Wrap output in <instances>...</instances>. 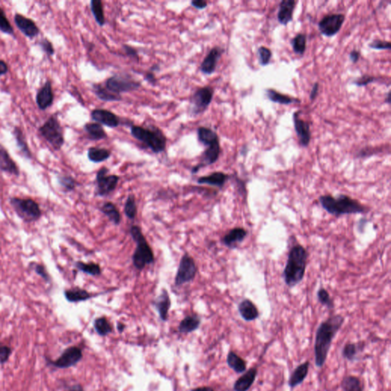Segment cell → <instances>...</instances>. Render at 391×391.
<instances>
[{"label": "cell", "mask_w": 391, "mask_h": 391, "mask_svg": "<svg viewBox=\"0 0 391 391\" xmlns=\"http://www.w3.org/2000/svg\"><path fill=\"white\" fill-rule=\"evenodd\" d=\"M317 298L318 302L324 306H326L328 309L332 310L334 308V302L330 296V294L325 288H320L317 292Z\"/></svg>", "instance_id": "obj_46"}, {"label": "cell", "mask_w": 391, "mask_h": 391, "mask_svg": "<svg viewBox=\"0 0 391 391\" xmlns=\"http://www.w3.org/2000/svg\"><path fill=\"white\" fill-rule=\"evenodd\" d=\"M124 328H126V326H124V324H122V322H118V324H117V330H118V332H122L124 331Z\"/></svg>", "instance_id": "obj_62"}, {"label": "cell", "mask_w": 391, "mask_h": 391, "mask_svg": "<svg viewBox=\"0 0 391 391\" xmlns=\"http://www.w3.org/2000/svg\"><path fill=\"white\" fill-rule=\"evenodd\" d=\"M320 205L328 214L336 217L351 214H364L368 212L367 206L360 204L357 200L344 194L337 196L322 195L318 198Z\"/></svg>", "instance_id": "obj_3"}, {"label": "cell", "mask_w": 391, "mask_h": 391, "mask_svg": "<svg viewBox=\"0 0 391 391\" xmlns=\"http://www.w3.org/2000/svg\"><path fill=\"white\" fill-rule=\"evenodd\" d=\"M309 254L300 244L291 247L283 272L285 284L290 288L299 284L304 278Z\"/></svg>", "instance_id": "obj_2"}, {"label": "cell", "mask_w": 391, "mask_h": 391, "mask_svg": "<svg viewBox=\"0 0 391 391\" xmlns=\"http://www.w3.org/2000/svg\"><path fill=\"white\" fill-rule=\"evenodd\" d=\"M84 130L88 133L90 139L94 141H99L107 138L106 132L99 123H86L84 126Z\"/></svg>", "instance_id": "obj_37"}, {"label": "cell", "mask_w": 391, "mask_h": 391, "mask_svg": "<svg viewBox=\"0 0 391 391\" xmlns=\"http://www.w3.org/2000/svg\"><path fill=\"white\" fill-rule=\"evenodd\" d=\"M39 133L55 150H59L64 144V136L62 124L55 115H52L39 128Z\"/></svg>", "instance_id": "obj_6"}, {"label": "cell", "mask_w": 391, "mask_h": 391, "mask_svg": "<svg viewBox=\"0 0 391 391\" xmlns=\"http://www.w3.org/2000/svg\"><path fill=\"white\" fill-rule=\"evenodd\" d=\"M231 176L227 174L221 172H216L206 176H200L198 178V183L199 184H206L210 186H216L218 189H222L227 181Z\"/></svg>", "instance_id": "obj_26"}, {"label": "cell", "mask_w": 391, "mask_h": 391, "mask_svg": "<svg viewBox=\"0 0 391 391\" xmlns=\"http://www.w3.org/2000/svg\"><path fill=\"white\" fill-rule=\"evenodd\" d=\"M364 347H366V343L364 342L346 343L343 347L342 356L349 362H354L357 360L359 353L364 350Z\"/></svg>", "instance_id": "obj_30"}, {"label": "cell", "mask_w": 391, "mask_h": 391, "mask_svg": "<svg viewBox=\"0 0 391 391\" xmlns=\"http://www.w3.org/2000/svg\"><path fill=\"white\" fill-rule=\"evenodd\" d=\"M360 52L356 50V49L352 50L351 53L349 54V58H350V60H351V62H352L353 64L357 63V62H358L359 59H360Z\"/></svg>", "instance_id": "obj_58"}, {"label": "cell", "mask_w": 391, "mask_h": 391, "mask_svg": "<svg viewBox=\"0 0 391 391\" xmlns=\"http://www.w3.org/2000/svg\"><path fill=\"white\" fill-rule=\"evenodd\" d=\"M248 231L242 227L232 228L222 238V242L230 249L236 248L247 237Z\"/></svg>", "instance_id": "obj_20"}, {"label": "cell", "mask_w": 391, "mask_h": 391, "mask_svg": "<svg viewBox=\"0 0 391 391\" xmlns=\"http://www.w3.org/2000/svg\"><path fill=\"white\" fill-rule=\"evenodd\" d=\"M34 272H36V273L38 275H39L40 278H43L46 282H48L49 280H50L46 268H44L43 265L36 264L34 265Z\"/></svg>", "instance_id": "obj_52"}, {"label": "cell", "mask_w": 391, "mask_h": 391, "mask_svg": "<svg viewBox=\"0 0 391 391\" xmlns=\"http://www.w3.org/2000/svg\"><path fill=\"white\" fill-rule=\"evenodd\" d=\"M90 10L96 22L100 26L106 24L104 4L101 0H91Z\"/></svg>", "instance_id": "obj_41"}, {"label": "cell", "mask_w": 391, "mask_h": 391, "mask_svg": "<svg viewBox=\"0 0 391 391\" xmlns=\"http://www.w3.org/2000/svg\"><path fill=\"white\" fill-rule=\"evenodd\" d=\"M154 306L158 312L160 320L164 322H166L168 320L169 310L172 306V300H170L169 292L166 289L162 290L159 296L154 300Z\"/></svg>", "instance_id": "obj_21"}, {"label": "cell", "mask_w": 391, "mask_h": 391, "mask_svg": "<svg viewBox=\"0 0 391 391\" xmlns=\"http://www.w3.org/2000/svg\"><path fill=\"white\" fill-rule=\"evenodd\" d=\"M201 320L195 314L185 317L178 326V331L180 333H190L199 328Z\"/></svg>", "instance_id": "obj_31"}, {"label": "cell", "mask_w": 391, "mask_h": 391, "mask_svg": "<svg viewBox=\"0 0 391 391\" xmlns=\"http://www.w3.org/2000/svg\"><path fill=\"white\" fill-rule=\"evenodd\" d=\"M100 211L114 225L118 226L122 221L121 214L115 204L106 202L101 206Z\"/></svg>", "instance_id": "obj_34"}, {"label": "cell", "mask_w": 391, "mask_h": 391, "mask_svg": "<svg viewBox=\"0 0 391 391\" xmlns=\"http://www.w3.org/2000/svg\"><path fill=\"white\" fill-rule=\"evenodd\" d=\"M130 234L136 244L132 256L133 265L137 270H142L147 265L154 262V254L140 227L138 226L130 227Z\"/></svg>", "instance_id": "obj_4"}, {"label": "cell", "mask_w": 391, "mask_h": 391, "mask_svg": "<svg viewBox=\"0 0 391 391\" xmlns=\"http://www.w3.org/2000/svg\"><path fill=\"white\" fill-rule=\"evenodd\" d=\"M346 16L342 13H331L322 17L318 23L321 34L331 38L338 34L344 24Z\"/></svg>", "instance_id": "obj_12"}, {"label": "cell", "mask_w": 391, "mask_h": 391, "mask_svg": "<svg viewBox=\"0 0 391 391\" xmlns=\"http://www.w3.org/2000/svg\"><path fill=\"white\" fill-rule=\"evenodd\" d=\"M0 31L10 36H14V30L8 21L5 12L0 7Z\"/></svg>", "instance_id": "obj_48"}, {"label": "cell", "mask_w": 391, "mask_h": 391, "mask_svg": "<svg viewBox=\"0 0 391 391\" xmlns=\"http://www.w3.org/2000/svg\"><path fill=\"white\" fill-rule=\"evenodd\" d=\"M144 80L148 82H150V84L156 85L157 82V78H156V75L154 74V72H146L144 74Z\"/></svg>", "instance_id": "obj_57"}, {"label": "cell", "mask_w": 391, "mask_h": 391, "mask_svg": "<svg viewBox=\"0 0 391 391\" xmlns=\"http://www.w3.org/2000/svg\"><path fill=\"white\" fill-rule=\"evenodd\" d=\"M379 80H379L378 78L366 74L356 79V80L353 82V84H356L357 86H367V85L370 84L372 82H376V81Z\"/></svg>", "instance_id": "obj_51"}, {"label": "cell", "mask_w": 391, "mask_h": 391, "mask_svg": "<svg viewBox=\"0 0 391 391\" xmlns=\"http://www.w3.org/2000/svg\"><path fill=\"white\" fill-rule=\"evenodd\" d=\"M190 4L194 8L199 10H204L208 6V2L205 1V0H192V1H191Z\"/></svg>", "instance_id": "obj_55"}, {"label": "cell", "mask_w": 391, "mask_h": 391, "mask_svg": "<svg viewBox=\"0 0 391 391\" xmlns=\"http://www.w3.org/2000/svg\"><path fill=\"white\" fill-rule=\"evenodd\" d=\"M141 86V82L128 75L116 74L106 80L105 88L110 92L120 95L122 92L137 90Z\"/></svg>", "instance_id": "obj_8"}, {"label": "cell", "mask_w": 391, "mask_h": 391, "mask_svg": "<svg viewBox=\"0 0 391 391\" xmlns=\"http://www.w3.org/2000/svg\"><path fill=\"white\" fill-rule=\"evenodd\" d=\"M54 100V94L52 89V82L48 80L36 94V104L39 110L44 111L52 106Z\"/></svg>", "instance_id": "obj_19"}, {"label": "cell", "mask_w": 391, "mask_h": 391, "mask_svg": "<svg viewBox=\"0 0 391 391\" xmlns=\"http://www.w3.org/2000/svg\"><path fill=\"white\" fill-rule=\"evenodd\" d=\"M8 72V66L5 60L0 59V76H4Z\"/></svg>", "instance_id": "obj_59"}, {"label": "cell", "mask_w": 391, "mask_h": 391, "mask_svg": "<svg viewBox=\"0 0 391 391\" xmlns=\"http://www.w3.org/2000/svg\"><path fill=\"white\" fill-rule=\"evenodd\" d=\"M111 152L104 148L91 147L88 149V157L94 163H101L111 157Z\"/></svg>", "instance_id": "obj_38"}, {"label": "cell", "mask_w": 391, "mask_h": 391, "mask_svg": "<svg viewBox=\"0 0 391 391\" xmlns=\"http://www.w3.org/2000/svg\"><path fill=\"white\" fill-rule=\"evenodd\" d=\"M82 358V350L76 346H72L66 348L57 360L52 362V364L58 368H68L76 366Z\"/></svg>", "instance_id": "obj_13"}, {"label": "cell", "mask_w": 391, "mask_h": 391, "mask_svg": "<svg viewBox=\"0 0 391 391\" xmlns=\"http://www.w3.org/2000/svg\"><path fill=\"white\" fill-rule=\"evenodd\" d=\"M227 364L236 373L243 374L247 370V362L234 352L230 351L227 356Z\"/></svg>", "instance_id": "obj_33"}, {"label": "cell", "mask_w": 391, "mask_h": 391, "mask_svg": "<svg viewBox=\"0 0 391 391\" xmlns=\"http://www.w3.org/2000/svg\"><path fill=\"white\" fill-rule=\"evenodd\" d=\"M310 366V362L306 360L292 370L288 380V386L291 390L294 389L306 380L309 374Z\"/></svg>", "instance_id": "obj_24"}, {"label": "cell", "mask_w": 391, "mask_h": 391, "mask_svg": "<svg viewBox=\"0 0 391 391\" xmlns=\"http://www.w3.org/2000/svg\"><path fill=\"white\" fill-rule=\"evenodd\" d=\"M259 63L262 66H267L272 58V52L268 48L260 46L257 50Z\"/></svg>", "instance_id": "obj_47"}, {"label": "cell", "mask_w": 391, "mask_h": 391, "mask_svg": "<svg viewBox=\"0 0 391 391\" xmlns=\"http://www.w3.org/2000/svg\"><path fill=\"white\" fill-rule=\"evenodd\" d=\"M341 386L343 391H364V386L360 379L353 375L344 376L342 380Z\"/></svg>", "instance_id": "obj_39"}, {"label": "cell", "mask_w": 391, "mask_h": 391, "mask_svg": "<svg viewBox=\"0 0 391 391\" xmlns=\"http://www.w3.org/2000/svg\"><path fill=\"white\" fill-rule=\"evenodd\" d=\"M130 131L134 138L144 143L154 153H160L166 148V136L158 127L150 126L148 128H144L139 126H132Z\"/></svg>", "instance_id": "obj_5"}, {"label": "cell", "mask_w": 391, "mask_h": 391, "mask_svg": "<svg viewBox=\"0 0 391 391\" xmlns=\"http://www.w3.org/2000/svg\"><path fill=\"white\" fill-rule=\"evenodd\" d=\"M238 310L242 318L246 322L254 321L260 316L258 309L256 304L248 299L243 300L240 302Z\"/></svg>", "instance_id": "obj_27"}, {"label": "cell", "mask_w": 391, "mask_h": 391, "mask_svg": "<svg viewBox=\"0 0 391 391\" xmlns=\"http://www.w3.org/2000/svg\"><path fill=\"white\" fill-rule=\"evenodd\" d=\"M258 372L257 367H253L246 370L234 382L233 386L234 391H248L256 382Z\"/></svg>", "instance_id": "obj_23"}, {"label": "cell", "mask_w": 391, "mask_h": 391, "mask_svg": "<svg viewBox=\"0 0 391 391\" xmlns=\"http://www.w3.org/2000/svg\"><path fill=\"white\" fill-rule=\"evenodd\" d=\"M220 154H221V146H220V141L207 146L202 153L200 163L192 168V173L196 174L204 166L215 164L220 158Z\"/></svg>", "instance_id": "obj_15"}, {"label": "cell", "mask_w": 391, "mask_h": 391, "mask_svg": "<svg viewBox=\"0 0 391 391\" xmlns=\"http://www.w3.org/2000/svg\"><path fill=\"white\" fill-rule=\"evenodd\" d=\"M123 49H124V52L126 53L127 56L131 58L132 59H134L136 62H138L139 56L138 50L134 48L131 47V46H127V44H124L123 46Z\"/></svg>", "instance_id": "obj_54"}, {"label": "cell", "mask_w": 391, "mask_h": 391, "mask_svg": "<svg viewBox=\"0 0 391 391\" xmlns=\"http://www.w3.org/2000/svg\"><path fill=\"white\" fill-rule=\"evenodd\" d=\"M198 141L205 147L220 141L218 134L214 130L207 127H200L198 130Z\"/></svg>", "instance_id": "obj_35"}, {"label": "cell", "mask_w": 391, "mask_h": 391, "mask_svg": "<svg viewBox=\"0 0 391 391\" xmlns=\"http://www.w3.org/2000/svg\"><path fill=\"white\" fill-rule=\"evenodd\" d=\"M10 202L16 214L26 222L37 221L42 215L38 204L33 200L12 198Z\"/></svg>", "instance_id": "obj_7"}, {"label": "cell", "mask_w": 391, "mask_h": 391, "mask_svg": "<svg viewBox=\"0 0 391 391\" xmlns=\"http://www.w3.org/2000/svg\"><path fill=\"white\" fill-rule=\"evenodd\" d=\"M75 268L80 272L90 276H100L102 274V268L98 264L76 262L75 263Z\"/></svg>", "instance_id": "obj_40"}, {"label": "cell", "mask_w": 391, "mask_h": 391, "mask_svg": "<svg viewBox=\"0 0 391 391\" xmlns=\"http://www.w3.org/2000/svg\"><path fill=\"white\" fill-rule=\"evenodd\" d=\"M214 90L212 86L198 88L192 94L190 104V111L192 116L202 114L210 106L214 98Z\"/></svg>", "instance_id": "obj_9"}, {"label": "cell", "mask_w": 391, "mask_h": 391, "mask_svg": "<svg viewBox=\"0 0 391 391\" xmlns=\"http://www.w3.org/2000/svg\"><path fill=\"white\" fill-rule=\"evenodd\" d=\"M190 391H215L210 386H202V388H195L191 390Z\"/></svg>", "instance_id": "obj_60"}, {"label": "cell", "mask_w": 391, "mask_h": 391, "mask_svg": "<svg viewBox=\"0 0 391 391\" xmlns=\"http://www.w3.org/2000/svg\"><path fill=\"white\" fill-rule=\"evenodd\" d=\"M265 95L269 100L276 102V104H282V105H290V104H295V102L296 104L300 102V100L296 99L294 97L285 95V94L279 92L273 89L265 90Z\"/></svg>", "instance_id": "obj_29"}, {"label": "cell", "mask_w": 391, "mask_h": 391, "mask_svg": "<svg viewBox=\"0 0 391 391\" xmlns=\"http://www.w3.org/2000/svg\"><path fill=\"white\" fill-rule=\"evenodd\" d=\"M306 36L302 33H298L294 38L291 39V46L295 54L304 55L306 50Z\"/></svg>", "instance_id": "obj_43"}, {"label": "cell", "mask_w": 391, "mask_h": 391, "mask_svg": "<svg viewBox=\"0 0 391 391\" xmlns=\"http://www.w3.org/2000/svg\"><path fill=\"white\" fill-rule=\"evenodd\" d=\"M0 172H6L16 176H20L18 166L12 158L8 150L1 144H0Z\"/></svg>", "instance_id": "obj_25"}, {"label": "cell", "mask_w": 391, "mask_h": 391, "mask_svg": "<svg viewBox=\"0 0 391 391\" xmlns=\"http://www.w3.org/2000/svg\"><path fill=\"white\" fill-rule=\"evenodd\" d=\"M14 22L21 32L28 38L34 39L40 33L39 28L32 18H28L20 13L16 14Z\"/></svg>", "instance_id": "obj_18"}, {"label": "cell", "mask_w": 391, "mask_h": 391, "mask_svg": "<svg viewBox=\"0 0 391 391\" xmlns=\"http://www.w3.org/2000/svg\"><path fill=\"white\" fill-rule=\"evenodd\" d=\"M198 270V266L194 259L188 253H185L180 260L175 276V286H182L194 280Z\"/></svg>", "instance_id": "obj_10"}, {"label": "cell", "mask_w": 391, "mask_h": 391, "mask_svg": "<svg viewBox=\"0 0 391 391\" xmlns=\"http://www.w3.org/2000/svg\"><path fill=\"white\" fill-rule=\"evenodd\" d=\"M39 47L42 49L43 52L46 54L50 57L52 55L54 54L55 50L54 48L53 44H52V42L49 40L48 39L44 38L40 39L38 42Z\"/></svg>", "instance_id": "obj_49"}, {"label": "cell", "mask_w": 391, "mask_h": 391, "mask_svg": "<svg viewBox=\"0 0 391 391\" xmlns=\"http://www.w3.org/2000/svg\"><path fill=\"white\" fill-rule=\"evenodd\" d=\"M64 294L66 300L70 302H84L96 296L95 294H92L86 290L80 288L66 290Z\"/></svg>", "instance_id": "obj_28"}, {"label": "cell", "mask_w": 391, "mask_h": 391, "mask_svg": "<svg viewBox=\"0 0 391 391\" xmlns=\"http://www.w3.org/2000/svg\"><path fill=\"white\" fill-rule=\"evenodd\" d=\"M94 328L100 336H106L112 332V327L106 317L96 318L94 322Z\"/></svg>", "instance_id": "obj_42"}, {"label": "cell", "mask_w": 391, "mask_h": 391, "mask_svg": "<svg viewBox=\"0 0 391 391\" xmlns=\"http://www.w3.org/2000/svg\"><path fill=\"white\" fill-rule=\"evenodd\" d=\"M385 102H388V104H390V92H388V94H386V100H385Z\"/></svg>", "instance_id": "obj_63"}, {"label": "cell", "mask_w": 391, "mask_h": 391, "mask_svg": "<svg viewBox=\"0 0 391 391\" xmlns=\"http://www.w3.org/2000/svg\"><path fill=\"white\" fill-rule=\"evenodd\" d=\"M92 91L100 100L105 102H118L122 100L121 95H117L110 92L105 86L101 84H95L92 85Z\"/></svg>", "instance_id": "obj_36"}, {"label": "cell", "mask_w": 391, "mask_h": 391, "mask_svg": "<svg viewBox=\"0 0 391 391\" xmlns=\"http://www.w3.org/2000/svg\"><path fill=\"white\" fill-rule=\"evenodd\" d=\"M298 1L295 0H283L279 4L278 12V20L280 24L288 26L294 18V11L296 7Z\"/></svg>", "instance_id": "obj_22"}, {"label": "cell", "mask_w": 391, "mask_h": 391, "mask_svg": "<svg viewBox=\"0 0 391 391\" xmlns=\"http://www.w3.org/2000/svg\"><path fill=\"white\" fill-rule=\"evenodd\" d=\"M11 353L12 350L10 348L7 347V346H1L0 347V363L4 364L5 362H6Z\"/></svg>", "instance_id": "obj_53"}, {"label": "cell", "mask_w": 391, "mask_h": 391, "mask_svg": "<svg viewBox=\"0 0 391 391\" xmlns=\"http://www.w3.org/2000/svg\"><path fill=\"white\" fill-rule=\"evenodd\" d=\"M69 391H84V389H82V388L80 385L78 384L72 386L70 389L69 390Z\"/></svg>", "instance_id": "obj_61"}, {"label": "cell", "mask_w": 391, "mask_h": 391, "mask_svg": "<svg viewBox=\"0 0 391 391\" xmlns=\"http://www.w3.org/2000/svg\"><path fill=\"white\" fill-rule=\"evenodd\" d=\"M138 207L136 204V198L133 194H130L124 202V214L128 220H133L137 216Z\"/></svg>", "instance_id": "obj_44"}, {"label": "cell", "mask_w": 391, "mask_h": 391, "mask_svg": "<svg viewBox=\"0 0 391 391\" xmlns=\"http://www.w3.org/2000/svg\"><path fill=\"white\" fill-rule=\"evenodd\" d=\"M107 168H102L97 172L96 176V194L100 196H106L114 192L118 185L120 176L115 174H108Z\"/></svg>", "instance_id": "obj_11"}, {"label": "cell", "mask_w": 391, "mask_h": 391, "mask_svg": "<svg viewBox=\"0 0 391 391\" xmlns=\"http://www.w3.org/2000/svg\"><path fill=\"white\" fill-rule=\"evenodd\" d=\"M300 114L301 111L295 112L292 120L300 144L302 148H307L311 141L310 123L302 120L300 117Z\"/></svg>", "instance_id": "obj_14"}, {"label": "cell", "mask_w": 391, "mask_h": 391, "mask_svg": "<svg viewBox=\"0 0 391 391\" xmlns=\"http://www.w3.org/2000/svg\"><path fill=\"white\" fill-rule=\"evenodd\" d=\"M224 52L225 50L222 48L218 46L212 48L201 64L200 72L206 75L212 74L216 72L217 64Z\"/></svg>", "instance_id": "obj_17"}, {"label": "cell", "mask_w": 391, "mask_h": 391, "mask_svg": "<svg viewBox=\"0 0 391 391\" xmlns=\"http://www.w3.org/2000/svg\"><path fill=\"white\" fill-rule=\"evenodd\" d=\"M91 118L96 122L104 124L111 128H117L120 124L118 116L105 108H95L91 112Z\"/></svg>", "instance_id": "obj_16"}, {"label": "cell", "mask_w": 391, "mask_h": 391, "mask_svg": "<svg viewBox=\"0 0 391 391\" xmlns=\"http://www.w3.org/2000/svg\"><path fill=\"white\" fill-rule=\"evenodd\" d=\"M58 182L60 186L68 192L73 191L78 185L75 179H74L72 176H68V175H59L58 176Z\"/></svg>", "instance_id": "obj_45"}, {"label": "cell", "mask_w": 391, "mask_h": 391, "mask_svg": "<svg viewBox=\"0 0 391 391\" xmlns=\"http://www.w3.org/2000/svg\"><path fill=\"white\" fill-rule=\"evenodd\" d=\"M318 91H320V84L318 82H315L314 86H312V90H311L310 94V100L314 101L316 99L317 96L318 94Z\"/></svg>", "instance_id": "obj_56"}, {"label": "cell", "mask_w": 391, "mask_h": 391, "mask_svg": "<svg viewBox=\"0 0 391 391\" xmlns=\"http://www.w3.org/2000/svg\"><path fill=\"white\" fill-rule=\"evenodd\" d=\"M369 48L374 50H390L391 44L388 40L375 39L369 44Z\"/></svg>", "instance_id": "obj_50"}, {"label": "cell", "mask_w": 391, "mask_h": 391, "mask_svg": "<svg viewBox=\"0 0 391 391\" xmlns=\"http://www.w3.org/2000/svg\"><path fill=\"white\" fill-rule=\"evenodd\" d=\"M344 322V317L337 314L328 317L317 328L314 354L316 366L318 368H322L325 366L333 340L336 336Z\"/></svg>", "instance_id": "obj_1"}, {"label": "cell", "mask_w": 391, "mask_h": 391, "mask_svg": "<svg viewBox=\"0 0 391 391\" xmlns=\"http://www.w3.org/2000/svg\"><path fill=\"white\" fill-rule=\"evenodd\" d=\"M13 136L15 137L17 147L20 149L22 154L26 158L31 159L32 157L31 150H30V147H28L26 136L23 133L22 130L20 127L16 126L14 130H13Z\"/></svg>", "instance_id": "obj_32"}]
</instances>
